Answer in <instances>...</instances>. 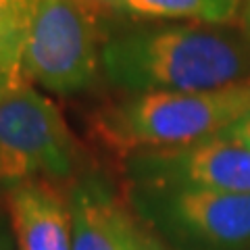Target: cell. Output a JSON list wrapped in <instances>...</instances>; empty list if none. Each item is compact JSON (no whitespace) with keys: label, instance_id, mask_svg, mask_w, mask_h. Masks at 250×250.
Instances as JSON below:
<instances>
[{"label":"cell","instance_id":"6da1fadb","mask_svg":"<svg viewBox=\"0 0 250 250\" xmlns=\"http://www.w3.org/2000/svg\"><path fill=\"white\" fill-rule=\"evenodd\" d=\"M100 75L127 94L217 90L250 77V40L200 23L127 27L103 40Z\"/></svg>","mask_w":250,"mask_h":250},{"label":"cell","instance_id":"7a4b0ae2","mask_svg":"<svg viewBox=\"0 0 250 250\" xmlns=\"http://www.w3.org/2000/svg\"><path fill=\"white\" fill-rule=\"evenodd\" d=\"M250 113V77L202 92L129 94L94 115V134L123 159L215 138Z\"/></svg>","mask_w":250,"mask_h":250},{"label":"cell","instance_id":"3957f363","mask_svg":"<svg viewBox=\"0 0 250 250\" xmlns=\"http://www.w3.org/2000/svg\"><path fill=\"white\" fill-rule=\"evenodd\" d=\"M88 0H23V65L29 83L71 96L100 75V46Z\"/></svg>","mask_w":250,"mask_h":250},{"label":"cell","instance_id":"277c9868","mask_svg":"<svg viewBox=\"0 0 250 250\" xmlns=\"http://www.w3.org/2000/svg\"><path fill=\"white\" fill-rule=\"evenodd\" d=\"M77 165L75 136L48 96L25 85L0 103V182H69Z\"/></svg>","mask_w":250,"mask_h":250},{"label":"cell","instance_id":"5b68a950","mask_svg":"<svg viewBox=\"0 0 250 250\" xmlns=\"http://www.w3.org/2000/svg\"><path fill=\"white\" fill-rule=\"evenodd\" d=\"M129 194L179 250H250V194L140 186Z\"/></svg>","mask_w":250,"mask_h":250},{"label":"cell","instance_id":"8992f818","mask_svg":"<svg viewBox=\"0 0 250 250\" xmlns=\"http://www.w3.org/2000/svg\"><path fill=\"white\" fill-rule=\"evenodd\" d=\"M123 161L131 186L250 194V148L221 136L188 146L138 150Z\"/></svg>","mask_w":250,"mask_h":250},{"label":"cell","instance_id":"52a82bcc","mask_svg":"<svg viewBox=\"0 0 250 250\" xmlns=\"http://www.w3.org/2000/svg\"><path fill=\"white\" fill-rule=\"evenodd\" d=\"M71 208V250H134L140 231L117 200L108 179L83 171L67 190Z\"/></svg>","mask_w":250,"mask_h":250},{"label":"cell","instance_id":"ba28073f","mask_svg":"<svg viewBox=\"0 0 250 250\" xmlns=\"http://www.w3.org/2000/svg\"><path fill=\"white\" fill-rule=\"evenodd\" d=\"M6 200L19 250H71V208L59 182H21Z\"/></svg>","mask_w":250,"mask_h":250},{"label":"cell","instance_id":"9c48e42d","mask_svg":"<svg viewBox=\"0 0 250 250\" xmlns=\"http://www.w3.org/2000/svg\"><path fill=\"white\" fill-rule=\"evenodd\" d=\"M94 9L138 21H186L228 25L240 19L242 0H88Z\"/></svg>","mask_w":250,"mask_h":250},{"label":"cell","instance_id":"30bf717a","mask_svg":"<svg viewBox=\"0 0 250 250\" xmlns=\"http://www.w3.org/2000/svg\"><path fill=\"white\" fill-rule=\"evenodd\" d=\"M31 85L23 65V4L0 19V103Z\"/></svg>","mask_w":250,"mask_h":250},{"label":"cell","instance_id":"8fae6325","mask_svg":"<svg viewBox=\"0 0 250 250\" xmlns=\"http://www.w3.org/2000/svg\"><path fill=\"white\" fill-rule=\"evenodd\" d=\"M219 136L225 138V140H231V142H236V144H242V146L250 148V113L244 115L242 119H238L233 125H229V127L225 131H221Z\"/></svg>","mask_w":250,"mask_h":250},{"label":"cell","instance_id":"7c38bea8","mask_svg":"<svg viewBox=\"0 0 250 250\" xmlns=\"http://www.w3.org/2000/svg\"><path fill=\"white\" fill-rule=\"evenodd\" d=\"M23 4V0H0V19L11 15L13 11H17Z\"/></svg>","mask_w":250,"mask_h":250},{"label":"cell","instance_id":"4fadbf2b","mask_svg":"<svg viewBox=\"0 0 250 250\" xmlns=\"http://www.w3.org/2000/svg\"><path fill=\"white\" fill-rule=\"evenodd\" d=\"M240 21L244 25L246 36L250 38V0H242V13H240Z\"/></svg>","mask_w":250,"mask_h":250},{"label":"cell","instance_id":"5bb4252c","mask_svg":"<svg viewBox=\"0 0 250 250\" xmlns=\"http://www.w3.org/2000/svg\"><path fill=\"white\" fill-rule=\"evenodd\" d=\"M134 250H152L150 246H148V242L142 238V233H140V238H138V242H136V248Z\"/></svg>","mask_w":250,"mask_h":250}]
</instances>
